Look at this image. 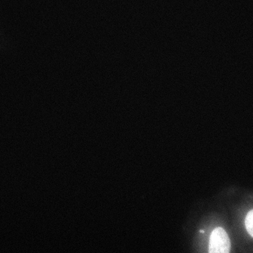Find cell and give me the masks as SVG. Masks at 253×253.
Returning a JSON list of instances; mask_svg holds the SVG:
<instances>
[{
	"label": "cell",
	"instance_id": "6da1fadb",
	"mask_svg": "<svg viewBox=\"0 0 253 253\" xmlns=\"http://www.w3.org/2000/svg\"><path fill=\"white\" fill-rule=\"evenodd\" d=\"M231 240L224 228L217 227L212 231L209 240L211 253H228L231 251Z\"/></svg>",
	"mask_w": 253,
	"mask_h": 253
},
{
	"label": "cell",
	"instance_id": "7a4b0ae2",
	"mask_svg": "<svg viewBox=\"0 0 253 253\" xmlns=\"http://www.w3.org/2000/svg\"><path fill=\"white\" fill-rule=\"evenodd\" d=\"M246 228L248 233L253 238V210H251L247 214L245 220Z\"/></svg>",
	"mask_w": 253,
	"mask_h": 253
}]
</instances>
